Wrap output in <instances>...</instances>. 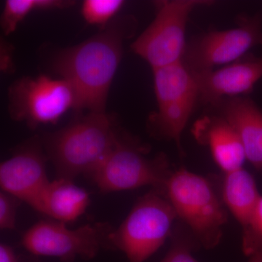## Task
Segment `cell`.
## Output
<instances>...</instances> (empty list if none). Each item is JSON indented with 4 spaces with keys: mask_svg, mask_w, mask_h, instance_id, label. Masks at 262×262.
Here are the masks:
<instances>
[{
    "mask_svg": "<svg viewBox=\"0 0 262 262\" xmlns=\"http://www.w3.org/2000/svg\"><path fill=\"white\" fill-rule=\"evenodd\" d=\"M74 4V2L65 0H7L1 16V28L5 35H10L33 11L63 9Z\"/></svg>",
    "mask_w": 262,
    "mask_h": 262,
    "instance_id": "obj_18",
    "label": "cell"
},
{
    "mask_svg": "<svg viewBox=\"0 0 262 262\" xmlns=\"http://www.w3.org/2000/svg\"><path fill=\"white\" fill-rule=\"evenodd\" d=\"M16 198L2 191L0 193V228L13 230L15 227L17 214Z\"/></svg>",
    "mask_w": 262,
    "mask_h": 262,
    "instance_id": "obj_22",
    "label": "cell"
},
{
    "mask_svg": "<svg viewBox=\"0 0 262 262\" xmlns=\"http://www.w3.org/2000/svg\"><path fill=\"white\" fill-rule=\"evenodd\" d=\"M124 4L122 0H85L81 13L87 23L103 29L115 20Z\"/></svg>",
    "mask_w": 262,
    "mask_h": 262,
    "instance_id": "obj_19",
    "label": "cell"
},
{
    "mask_svg": "<svg viewBox=\"0 0 262 262\" xmlns=\"http://www.w3.org/2000/svg\"><path fill=\"white\" fill-rule=\"evenodd\" d=\"M0 262H18L13 248L8 245H0Z\"/></svg>",
    "mask_w": 262,
    "mask_h": 262,
    "instance_id": "obj_23",
    "label": "cell"
},
{
    "mask_svg": "<svg viewBox=\"0 0 262 262\" xmlns=\"http://www.w3.org/2000/svg\"><path fill=\"white\" fill-rule=\"evenodd\" d=\"M203 102L216 103L225 97H239L253 91L262 78V56H250L230 64L193 73Z\"/></svg>",
    "mask_w": 262,
    "mask_h": 262,
    "instance_id": "obj_11",
    "label": "cell"
},
{
    "mask_svg": "<svg viewBox=\"0 0 262 262\" xmlns=\"http://www.w3.org/2000/svg\"><path fill=\"white\" fill-rule=\"evenodd\" d=\"M256 46L262 47L261 15H241L235 28L212 31L194 39L183 62L193 73L215 70L242 59Z\"/></svg>",
    "mask_w": 262,
    "mask_h": 262,
    "instance_id": "obj_8",
    "label": "cell"
},
{
    "mask_svg": "<svg viewBox=\"0 0 262 262\" xmlns=\"http://www.w3.org/2000/svg\"><path fill=\"white\" fill-rule=\"evenodd\" d=\"M177 217L171 203L153 189L139 198L121 225L108 234V244L126 255L130 262H144L173 232Z\"/></svg>",
    "mask_w": 262,
    "mask_h": 262,
    "instance_id": "obj_4",
    "label": "cell"
},
{
    "mask_svg": "<svg viewBox=\"0 0 262 262\" xmlns=\"http://www.w3.org/2000/svg\"><path fill=\"white\" fill-rule=\"evenodd\" d=\"M248 262H262V251L254 253L252 256H250Z\"/></svg>",
    "mask_w": 262,
    "mask_h": 262,
    "instance_id": "obj_24",
    "label": "cell"
},
{
    "mask_svg": "<svg viewBox=\"0 0 262 262\" xmlns=\"http://www.w3.org/2000/svg\"><path fill=\"white\" fill-rule=\"evenodd\" d=\"M8 101L11 118L25 122L32 128L56 123L67 112L77 108V97L70 82L46 75L15 81L8 91Z\"/></svg>",
    "mask_w": 262,
    "mask_h": 262,
    "instance_id": "obj_7",
    "label": "cell"
},
{
    "mask_svg": "<svg viewBox=\"0 0 262 262\" xmlns=\"http://www.w3.org/2000/svg\"><path fill=\"white\" fill-rule=\"evenodd\" d=\"M196 140L209 148L215 163L225 173L242 168L246 153L238 134L223 117H205L195 122Z\"/></svg>",
    "mask_w": 262,
    "mask_h": 262,
    "instance_id": "obj_12",
    "label": "cell"
},
{
    "mask_svg": "<svg viewBox=\"0 0 262 262\" xmlns=\"http://www.w3.org/2000/svg\"><path fill=\"white\" fill-rule=\"evenodd\" d=\"M171 172L166 157L149 159L144 155V148L119 137L111 152L90 176L102 192L151 186L163 194Z\"/></svg>",
    "mask_w": 262,
    "mask_h": 262,
    "instance_id": "obj_6",
    "label": "cell"
},
{
    "mask_svg": "<svg viewBox=\"0 0 262 262\" xmlns=\"http://www.w3.org/2000/svg\"><path fill=\"white\" fill-rule=\"evenodd\" d=\"M198 98L175 101L158 107V111L149 118V127L156 137L173 141L179 152L183 154L181 138L191 116Z\"/></svg>",
    "mask_w": 262,
    "mask_h": 262,
    "instance_id": "obj_17",
    "label": "cell"
},
{
    "mask_svg": "<svg viewBox=\"0 0 262 262\" xmlns=\"http://www.w3.org/2000/svg\"><path fill=\"white\" fill-rule=\"evenodd\" d=\"M111 229L107 225H87L69 229L61 222L42 221L29 229L22 238L24 247L32 254L70 262L75 258L91 259L108 244Z\"/></svg>",
    "mask_w": 262,
    "mask_h": 262,
    "instance_id": "obj_9",
    "label": "cell"
},
{
    "mask_svg": "<svg viewBox=\"0 0 262 262\" xmlns=\"http://www.w3.org/2000/svg\"><path fill=\"white\" fill-rule=\"evenodd\" d=\"M242 249L248 256L262 251V196L247 225L243 227Z\"/></svg>",
    "mask_w": 262,
    "mask_h": 262,
    "instance_id": "obj_21",
    "label": "cell"
},
{
    "mask_svg": "<svg viewBox=\"0 0 262 262\" xmlns=\"http://www.w3.org/2000/svg\"><path fill=\"white\" fill-rule=\"evenodd\" d=\"M170 237L171 246L160 262H199L192 256V251L200 244L189 229L187 231L174 229Z\"/></svg>",
    "mask_w": 262,
    "mask_h": 262,
    "instance_id": "obj_20",
    "label": "cell"
},
{
    "mask_svg": "<svg viewBox=\"0 0 262 262\" xmlns=\"http://www.w3.org/2000/svg\"><path fill=\"white\" fill-rule=\"evenodd\" d=\"M119 136L106 113H89L45 136V147L58 178L91 175L115 147Z\"/></svg>",
    "mask_w": 262,
    "mask_h": 262,
    "instance_id": "obj_2",
    "label": "cell"
},
{
    "mask_svg": "<svg viewBox=\"0 0 262 262\" xmlns=\"http://www.w3.org/2000/svg\"><path fill=\"white\" fill-rule=\"evenodd\" d=\"M152 70L158 107L175 101L199 98L195 79L184 62Z\"/></svg>",
    "mask_w": 262,
    "mask_h": 262,
    "instance_id": "obj_16",
    "label": "cell"
},
{
    "mask_svg": "<svg viewBox=\"0 0 262 262\" xmlns=\"http://www.w3.org/2000/svg\"><path fill=\"white\" fill-rule=\"evenodd\" d=\"M204 0L156 2V15L131 45V50L152 70L183 61L188 19L196 8L212 4Z\"/></svg>",
    "mask_w": 262,
    "mask_h": 262,
    "instance_id": "obj_5",
    "label": "cell"
},
{
    "mask_svg": "<svg viewBox=\"0 0 262 262\" xmlns=\"http://www.w3.org/2000/svg\"><path fill=\"white\" fill-rule=\"evenodd\" d=\"M89 203L85 189L76 185L73 180L58 178L48 184L39 212L66 224L83 214Z\"/></svg>",
    "mask_w": 262,
    "mask_h": 262,
    "instance_id": "obj_14",
    "label": "cell"
},
{
    "mask_svg": "<svg viewBox=\"0 0 262 262\" xmlns=\"http://www.w3.org/2000/svg\"><path fill=\"white\" fill-rule=\"evenodd\" d=\"M50 182L46 159L37 143L24 146L0 165L3 192L25 202L37 211Z\"/></svg>",
    "mask_w": 262,
    "mask_h": 262,
    "instance_id": "obj_10",
    "label": "cell"
},
{
    "mask_svg": "<svg viewBox=\"0 0 262 262\" xmlns=\"http://www.w3.org/2000/svg\"><path fill=\"white\" fill-rule=\"evenodd\" d=\"M222 194L225 206L243 228L261 196L253 176L243 168L225 173Z\"/></svg>",
    "mask_w": 262,
    "mask_h": 262,
    "instance_id": "obj_15",
    "label": "cell"
},
{
    "mask_svg": "<svg viewBox=\"0 0 262 262\" xmlns=\"http://www.w3.org/2000/svg\"><path fill=\"white\" fill-rule=\"evenodd\" d=\"M163 194L198 244L206 249L220 244L228 215L208 179L181 168L169 176Z\"/></svg>",
    "mask_w": 262,
    "mask_h": 262,
    "instance_id": "obj_3",
    "label": "cell"
},
{
    "mask_svg": "<svg viewBox=\"0 0 262 262\" xmlns=\"http://www.w3.org/2000/svg\"><path fill=\"white\" fill-rule=\"evenodd\" d=\"M222 117L234 127L242 142L246 159L262 170V110L246 97L231 98L222 108Z\"/></svg>",
    "mask_w": 262,
    "mask_h": 262,
    "instance_id": "obj_13",
    "label": "cell"
},
{
    "mask_svg": "<svg viewBox=\"0 0 262 262\" xmlns=\"http://www.w3.org/2000/svg\"><path fill=\"white\" fill-rule=\"evenodd\" d=\"M135 25L132 16L115 18L96 35L57 53L52 67L73 88L75 112L105 113L110 86L122 60L124 40L134 34Z\"/></svg>",
    "mask_w": 262,
    "mask_h": 262,
    "instance_id": "obj_1",
    "label": "cell"
}]
</instances>
